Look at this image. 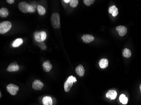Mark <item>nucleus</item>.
Instances as JSON below:
<instances>
[{
	"label": "nucleus",
	"mask_w": 141,
	"mask_h": 105,
	"mask_svg": "<svg viewBox=\"0 0 141 105\" xmlns=\"http://www.w3.org/2000/svg\"><path fill=\"white\" fill-rule=\"evenodd\" d=\"M7 91L12 96H15L17 94V92L19 90V88L17 85L13 84H10L6 87Z\"/></svg>",
	"instance_id": "7ed1b4c3"
},
{
	"label": "nucleus",
	"mask_w": 141,
	"mask_h": 105,
	"mask_svg": "<svg viewBox=\"0 0 141 105\" xmlns=\"http://www.w3.org/2000/svg\"><path fill=\"white\" fill-rule=\"evenodd\" d=\"M19 68L18 64L16 62H13L10 64L7 67V71L8 72L17 71L19 70Z\"/></svg>",
	"instance_id": "0eeeda50"
},
{
	"label": "nucleus",
	"mask_w": 141,
	"mask_h": 105,
	"mask_svg": "<svg viewBox=\"0 0 141 105\" xmlns=\"http://www.w3.org/2000/svg\"><path fill=\"white\" fill-rule=\"evenodd\" d=\"M50 22L52 26L54 28H59L61 26L60 17L59 14L57 13H54L52 14L50 18Z\"/></svg>",
	"instance_id": "f257e3e1"
},
{
	"label": "nucleus",
	"mask_w": 141,
	"mask_h": 105,
	"mask_svg": "<svg viewBox=\"0 0 141 105\" xmlns=\"http://www.w3.org/2000/svg\"><path fill=\"white\" fill-rule=\"evenodd\" d=\"M35 7L33 6V5H30L29 7V9H28V12L31 13L35 12Z\"/></svg>",
	"instance_id": "393cba45"
},
{
	"label": "nucleus",
	"mask_w": 141,
	"mask_h": 105,
	"mask_svg": "<svg viewBox=\"0 0 141 105\" xmlns=\"http://www.w3.org/2000/svg\"><path fill=\"white\" fill-rule=\"evenodd\" d=\"M23 43V40L22 38H17L13 42L12 46L14 48L18 47Z\"/></svg>",
	"instance_id": "a211bd4d"
},
{
	"label": "nucleus",
	"mask_w": 141,
	"mask_h": 105,
	"mask_svg": "<svg viewBox=\"0 0 141 105\" xmlns=\"http://www.w3.org/2000/svg\"><path fill=\"white\" fill-rule=\"evenodd\" d=\"M11 27V23L9 21L2 22L0 24V33L3 34L7 33Z\"/></svg>",
	"instance_id": "f03ea898"
},
{
	"label": "nucleus",
	"mask_w": 141,
	"mask_h": 105,
	"mask_svg": "<svg viewBox=\"0 0 141 105\" xmlns=\"http://www.w3.org/2000/svg\"><path fill=\"white\" fill-rule=\"evenodd\" d=\"M52 65L51 64L49 61H47L44 62L42 64L43 70L46 72H49L52 68Z\"/></svg>",
	"instance_id": "9b49d317"
},
{
	"label": "nucleus",
	"mask_w": 141,
	"mask_h": 105,
	"mask_svg": "<svg viewBox=\"0 0 141 105\" xmlns=\"http://www.w3.org/2000/svg\"><path fill=\"white\" fill-rule=\"evenodd\" d=\"M75 71H76V74L79 76L82 77L84 75L85 70H84V68L82 65L80 64V65L78 66L76 68Z\"/></svg>",
	"instance_id": "9d476101"
},
{
	"label": "nucleus",
	"mask_w": 141,
	"mask_h": 105,
	"mask_svg": "<svg viewBox=\"0 0 141 105\" xmlns=\"http://www.w3.org/2000/svg\"><path fill=\"white\" fill-rule=\"evenodd\" d=\"M116 8V7L115 6V5H113L112 6H111L109 8V12L110 14H112V13H113L114 11L115 10Z\"/></svg>",
	"instance_id": "b1692460"
},
{
	"label": "nucleus",
	"mask_w": 141,
	"mask_h": 105,
	"mask_svg": "<svg viewBox=\"0 0 141 105\" xmlns=\"http://www.w3.org/2000/svg\"><path fill=\"white\" fill-rule=\"evenodd\" d=\"M117 96V93L115 90H109L106 94V97L111 100H115Z\"/></svg>",
	"instance_id": "f8f14e48"
},
{
	"label": "nucleus",
	"mask_w": 141,
	"mask_h": 105,
	"mask_svg": "<svg viewBox=\"0 0 141 105\" xmlns=\"http://www.w3.org/2000/svg\"><path fill=\"white\" fill-rule=\"evenodd\" d=\"M44 87V84L42 82L38 79L34 81L32 84V88L35 90H41Z\"/></svg>",
	"instance_id": "423d86ee"
},
{
	"label": "nucleus",
	"mask_w": 141,
	"mask_h": 105,
	"mask_svg": "<svg viewBox=\"0 0 141 105\" xmlns=\"http://www.w3.org/2000/svg\"><path fill=\"white\" fill-rule=\"evenodd\" d=\"M140 93H141V84L140 85Z\"/></svg>",
	"instance_id": "c85d7f7f"
},
{
	"label": "nucleus",
	"mask_w": 141,
	"mask_h": 105,
	"mask_svg": "<svg viewBox=\"0 0 141 105\" xmlns=\"http://www.w3.org/2000/svg\"><path fill=\"white\" fill-rule=\"evenodd\" d=\"M73 85V83L70 82L66 81L64 85V90L66 92H69L70 90V89Z\"/></svg>",
	"instance_id": "dca6fc26"
},
{
	"label": "nucleus",
	"mask_w": 141,
	"mask_h": 105,
	"mask_svg": "<svg viewBox=\"0 0 141 105\" xmlns=\"http://www.w3.org/2000/svg\"><path fill=\"white\" fill-rule=\"evenodd\" d=\"M67 81L73 83V82H76L77 81V80L75 77L71 76H69V77L68 78V79H67Z\"/></svg>",
	"instance_id": "5701e85b"
},
{
	"label": "nucleus",
	"mask_w": 141,
	"mask_h": 105,
	"mask_svg": "<svg viewBox=\"0 0 141 105\" xmlns=\"http://www.w3.org/2000/svg\"><path fill=\"white\" fill-rule=\"evenodd\" d=\"M6 1L7 2V3H8L9 4H11L14 3V0H6Z\"/></svg>",
	"instance_id": "bb28decb"
},
{
	"label": "nucleus",
	"mask_w": 141,
	"mask_h": 105,
	"mask_svg": "<svg viewBox=\"0 0 141 105\" xmlns=\"http://www.w3.org/2000/svg\"><path fill=\"white\" fill-rule=\"evenodd\" d=\"M8 10L6 8H2L0 9V16L2 18H6L8 15Z\"/></svg>",
	"instance_id": "2eb2a0df"
},
{
	"label": "nucleus",
	"mask_w": 141,
	"mask_h": 105,
	"mask_svg": "<svg viewBox=\"0 0 141 105\" xmlns=\"http://www.w3.org/2000/svg\"><path fill=\"white\" fill-rule=\"evenodd\" d=\"M118 8H116V9H115V11H114L113 13H112V16H114V17L117 16L118 15Z\"/></svg>",
	"instance_id": "a878e982"
},
{
	"label": "nucleus",
	"mask_w": 141,
	"mask_h": 105,
	"mask_svg": "<svg viewBox=\"0 0 141 105\" xmlns=\"http://www.w3.org/2000/svg\"><path fill=\"white\" fill-rule=\"evenodd\" d=\"M119 100L120 102L121 103L123 104L126 105L127 104L128 102V98L126 97L124 94H121L119 97Z\"/></svg>",
	"instance_id": "6ab92c4d"
},
{
	"label": "nucleus",
	"mask_w": 141,
	"mask_h": 105,
	"mask_svg": "<svg viewBox=\"0 0 141 105\" xmlns=\"http://www.w3.org/2000/svg\"><path fill=\"white\" fill-rule=\"evenodd\" d=\"M42 103L44 105H52L53 104L52 98L50 96H45L42 99Z\"/></svg>",
	"instance_id": "ddd939ff"
},
{
	"label": "nucleus",
	"mask_w": 141,
	"mask_h": 105,
	"mask_svg": "<svg viewBox=\"0 0 141 105\" xmlns=\"http://www.w3.org/2000/svg\"><path fill=\"white\" fill-rule=\"evenodd\" d=\"M116 30L120 36H123L127 33V28L124 26H119L116 27Z\"/></svg>",
	"instance_id": "1a4fd4ad"
},
{
	"label": "nucleus",
	"mask_w": 141,
	"mask_h": 105,
	"mask_svg": "<svg viewBox=\"0 0 141 105\" xmlns=\"http://www.w3.org/2000/svg\"><path fill=\"white\" fill-rule=\"evenodd\" d=\"M38 12L40 15H44L46 12V10L42 5H39L37 7Z\"/></svg>",
	"instance_id": "aec40b11"
},
{
	"label": "nucleus",
	"mask_w": 141,
	"mask_h": 105,
	"mask_svg": "<svg viewBox=\"0 0 141 105\" xmlns=\"http://www.w3.org/2000/svg\"><path fill=\"white\" fill-rule=\"evenodd\" d=\"M95 0H84L83 2L87 6H90L94 3Z\"/></svg>",
	"instance_id": "4be33fe9"
},
{
	"label": "nucleus",
	"mask_w": 141,
	"mask_h": 105,
	"mask_svg": "<svg viewBox=\"0 0 141 105\" xmlns=\"http://www.w3.org/2000/svg\"><path fill=\"white\" fill-rule=\"evenodd\" d=\"M122 54L124 57L129 58L131 56L132 52L129 49L126 48L123 49V52H122Z\"/></svg>",
	"instance_id": "f3484780"
},
{
	"label": "nucleus",
	"mask_w": 141,
	"mask_h": 105,
	"mask_svg": "<svg viewBox=\"0 0 141 105\" xmlns=\"http://www.w3.org/2000/svg\"><path fill=\"white\" fill-rule=\"evenodd\" d=\"M100 67L101 69H104L107 67L108 66V60L107 59H102L100 60L99 62Z\"/></svg>",
	"instance_id": "4468645a"
},
{
	"label": "nucleus",
	"mask_w": 141,
	"mask_h": 105,
	"mask_svg": "<svg viewBox=\"0 0 141 105\" xmlns=\"http://www.w3.org/2000/svg\"><path fill=\"white\" fill-rule=\"evenodd\" d=\"M35 40L37 42H40L44 41L47 37V34L44 31L41 32H36L34 34Z\"/></svg>",
	"instance_id": "20e7f679"
},
{
	"label": "nucleus",
	"mask_w": 141,
	"mask_h": 105,
	"mask_svg": "<svg viewBox=\"0 0 141 105\" xmlns=\"http://www.w3.org/2000/svg\"><path fill=\"white\" fill-rule=\"evenodd\" d=\"M79 3L78 0H71L70 2V6L73 8H75L77 6Z\"/></svg>",
	"instance_id": "412c9836"
},
{
	"label": "nucleus",
	"mask_w": 141,
	"mask_h": 105,
	"mask_svg": "<svg viewBox=\"0 0 141 105\" xmlns=\"http://www.w3.org/2000/svg\"><path fill=\"white\" fill-rule=\"evenodd\" d=\"M64 1L65 2V3H68L70 2V0H64Z\"/></svg>",
	"instance_id": "cd10ccee"
},
{
	"label": "nucleus",
	"mask_w": 141,
	"mask_h": 105,
	"mask_svg": "<svg viewBox=\"0 0 141 105\" xmlns=\"http://www.w3.org/2000/svg\"><path fill=\"white\" fill-rule=\"evenodd\" d=\"M81 39L83 40V42L86 43H89L94 40V37L91 35H84Z\"/></svg>",
	"instance_id": "6e6552de"
},
{
	"label": "nucleus",
	"mask_w": 141,
	"mask_h": 105,
	"mask_svg": "<svg viewBox=\"0 0 141 105\" xmlns=\"http://www.w3.org/2000/svg\"><path fill=\"white\" fill-rule=\"evenodd\" d=\"M30 5L26 3V2H22L19 3L18 8L21 12L24 13H27L28 12L29 7Z\"/></svg>",
	"instance_id": "39448f33"
}]
</instances>
